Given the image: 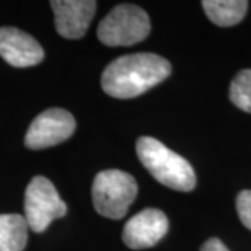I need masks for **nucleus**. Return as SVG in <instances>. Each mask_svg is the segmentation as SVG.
<instances>
[{"label":"nucleus","mask_w":251,"mask_h":251,"mask_svg":"<svg viewBox=\"0 0 251 251\" xmlns=\"http://www.w3.org/2000/svg\"><path fill=\"white\" fill-rule=\"evenodd\" d=\"M171 73V63L159 54H126L105 69L102 88L113 98H135L161 84Z\"/></svg>","instance_id":"obj_1"},{"label":"nucleus","mask_w":251,"mask_h":251,"mask_svg":"<svg viewBox=\"0 0 251 251\" xmlns=\"http://www.w3.org/2000/svg\"><path fill=\"white\" fill-rule=\"evenodd\" d=\"M137 155L144 168L163 186L177 191H191L196 187L197 177L193 166L156 138H138Z\"/></svg>","instance_id":"obj_2"},{"label":"nucleus","mask_w":251,"mask_h":251,"mask_svg":"<svg viewBox=\"0 0 251 251\" xmlns=\"http://www.w3.org/2000/svg\"><path fill=\"white\" fill-rule=\"evenodd\" d=\"M138 193L135 179L123 171L99 172L92 184L94 206L105 218L122 219Z\"/></svg>","instance_id":"obj_3"},{"label":"nucleus","mask_w":251,"mask_h":251,"mask_svg":"<svg viewBox=\"0 0 251 251\" xmlns=\"http://www.w3.org/2000/svg\"><path fill=\"white\" fill-rule=\"evenodd\" d=\"M151 32V21L141 7L120 4L98 25V38L103 45L130 46L144 41Z\"/></svg>","instance_id":"obj_4"},{"label":"nucleus","mask_w":251,"mask_h":251,"mask_svg":"<svg viewBox=\"0 0 251 251\" xmlns=\"http://www.w3.org/2000/svg\"><path fill=\"white\" fill-rule=\"evenodd\" d=\"M25 221L35 233L45 232L48 226L67 214V204L63 201L53 183L44 176H35L25 190Z\"/></svg>","instance_id":"obj_5"},{"label":"nucleus","mask_w":251,"mask_h":251,"mask_svg":"<svg viewBox=\"0 0 251 251\" xmlns=\"http://www.w3.org/2000/svg\"><path fill=\"white\" fill-rule=\"evenodd\" d=\"M75 131V120L70 112L60 108L48 109L32 120L25 134V147L45 150L69 140Z\"/></svg>","instance_id":"obj_6"},{"label":"nucleus","mask_w":251,"mask_h":251,"mask_svg":"<svg viewBox=\"0 0 251 251\" xmlns=\"http://www.w3.org/2000/svg\"><path fill=\"white\" fill-rule=\"evenodd\" d=\"M169 229L165 212L156 208H147L134 215L125 225L123 242L133 250H144L161 242Z\"/></svg>","instance_id":"obj_7"},{"label":"nucleus","mask_w":251,"mask_h":251,"mask_svg":"<svg viewBox=\"0 0 251 251\" xmlns=\"http://www.w3.org/2000/svg\"><path fill=\"white\" fill-rule=\"evenodd\" d=\"M54 25L59 35L66 39H80L87 34L97 10L92 0H53Z\"/></svg>","instance_id":"obj_8"},{"label":"nucleus","mask_w":251,"mask_h":251,"mask_svg":"<svg viewBox=\"0 0 251 251\" xmlns=\"http://www.w3.org/2000/svg\"><path fill=\"white\" fill-rule=\"evenodd\" d=\"M0 56L14 67H31L44 60V49L34 36L14 27L0 28Z\"/></svg>","instance_id":"obj_9"},{"label":"nucleus","mask_w":251,"mask_h":251,"mask_svg":"<svg viewBox=\"0 0 251 251\" xmlns=\"http://www.w3.org/2000/svg\"><path fill=\"white\" fill-rule=\"evenodd\" d=\"M201 4L208 18L219 27L239 24L249 9L246 0H204Z\"/></svg>","instance_id":"obj_10"},{"label":"nucleus","mask_w":251,"mask_h":251,"mask_svg":"<svg viewBox=\"0 0 251 251\" xmlns=\"http://www.w3.org/2000/svg\"><path fill=\"white\" fill-rule=\"evenodd\" d=\"M28 224L18 214L0 215V251H24L28 242Z\"/></svg>","instance_id":"obj_11"},{"label":"nucleus","mask_w":251,"mask_h":251,"mask_svg":"<svg viewBox=\"0 0 251 251\" xmlns=\"http://www.w3.org/2000/svg\"><path fill=\"white\" fill-rule=\"evenodd\" d=\"M229 98L239 109L251 113V70L246 69L236 74L229 90Z\"/></svg>","instance_id":"obj_12"},{"label":"nucleus","mask_w":251,"mask_h":251,"mask_svg":"<svg viewBox=\"0 0 251 251\" xmlns=\"http://www.w3.org/2000/svg\"><path fill=\"white\" fill-rule=\"evenodd\" d=\"M236 208L242 224L251 230V190H243L236 198Z\"/></svg>","instance_id":"obj_13"},{"label":"nucleus","mask_w":251,"mask_h":251,"mask_svg":"<svg viewBox=\"0 0 251 251\" xmlns=\"http://www.w3.org/2000/svg\"><path fill=\"white\" fill-rule=\"evenodd\" d=\"M201 251H230L226 246H225L224 243L221 242L219 239H216V237H212V239H209V240H206L204 244H202V247H201Z\"/></svg>","instance_id":"obj_14"}]
</instances>
